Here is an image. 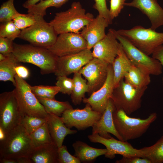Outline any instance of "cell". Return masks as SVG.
<instances>
[{
	"label": "cell",
	"instance_id": "28",
	"mask_svg": "<svg viewBox=\"0 0 163 163\" xmlns=\"http://www.w3.org/2000/svg\"><path fill=\"white\" fill-rule=\"evenodd\" d=\"M34 149L54 143L51 136L47 121L30 134Z\"/></svg>",
	"mask_w": 163,
	"mask_h": 163
},
{
	"label": "cell",
	"instance_id": "37",
	"mask_svg": "<svg viewBox=\"0 0 163 163\" xmlns=\"http://www.w3.org/2000/svg\"><path fill=\"white\" fill-rule=\"evenodd\" d=\"M56 85L60 88V92L70 95L73 89V79L69 78L67 76H59L57 77Z\"/></svg>",
	"mask_w": 163,
	"mask_h": 163
},
{
	"label": "cell",
	"instance_id": "15",
	"mask_svg": "<svg viewBox=\"0 0 163 163\" xmlns=\"http://www.w3.org/2000/svg\"><path fill=\"white\" fill-rule=\"evenodd\" d=\"M93 58L91 50L87 49L75 54L59 57L54 74L58 77L78 72Z\"/></svg>",
	"mask_w": 163,
	"mask_h": 163
},
{
	"label": "cell",
	"instance_id": "46",
	"mask_svg": "<svg viewBox=\"0 0 163 163\" xmlns=\"http://www.w3.org/2000/svg\"><path fill=\"white\" fill-rule=\"evenodd\" d=\"M1 163H18V158H0Z\"/></svg>",
	"mask_w": 163,
	"mask_h": 163
},
{
	"label": "cell",
	"instance_id": "8",
	"mask_svg": "<svg viewBox=\"0 0 163 163\" xmlns=\"http://www.w3.org/2000/svg\"><path fill=\"white\" fill-rule=\"evenodd\" d=\"M35 24L21 30L18 37L33 45L47 48L55 43L57 34L53 27L47 22L43 17L34 15Z\"/></svg>",
	"mask_w": 163,
	"mask_h": 163
},
{
	"label": "cell",
	"instance_id": "29",
	"mask_svg": "<svg viewBox=\"0 0 163 163\" xmlns=\"http://www.w3.org/2000/svg\"><path fill=\"white\" fill-rule=\"evenodd\" d=\"M37 99L44 106L48 113L53 114L60 117L66 110L73 108L67 101H59L55 99Z\"/></svg>",
	"mask_w": 163,
	"mask_h": 163
},
{
	"label": "cell",
	"instance_id": "24",
	"mask_svg": "<svg viewBox=\"0 0 163 163\" xmlns=\"http://www.w3.org/2000/svg\"><path fill=\"white\" fill-rule=\"evenodd\" d=\"M119 43L117 55L112 64L113 73L114 88L123 78L132 65Z\"/></svg>",
	"mask_w": 163,
	"mask_h": 163
},
{
	"label": "cell",
	"instance_id": "25",
	"mask_svg": "<svg viewBox=\"0 0 163 163\" xmlns=\"http://www.w3.org/2000/svg\"><path fill=\"white\" fill-rule=\"evenodd\" d=\"M150 75L132 64L125 75V80L138 88L147 87L151 82Z\"/></svg>",
	"mask_w": 163,
	"mask_h": 163
},
{
	"label": "cell",
	"instance_id": "20",
	"mask_svg": "<svg viewBox=\"0 0 163 163\" xmlns=\"http://www.w3.org/2000/svg\"><path fill=\"white\" fill-rule=\"evenodd\" d=\"M109 24L104 18L98 15L82 29L80 33L87 42V49L91 50L104 38L105 29Z\"/></svg>",
	"mask_w": 163,
	"mask_h": 163
},
{
	"label": "cell",
	"instance_id": "44",
	"mask_svg": "<svg viewBox=\"0 0 163 163\" xmlns=\"http://www.w3.org/2000/svg\"><path fill=\"white\" fill-rule=\"evenodd\" d=\"M16 74L20 77L25 79L29 77V72L28 70L25 67L18 65L15 68Z\"/></svg>",
	"mask_w": 163,
	"mask_h": 163
},
{
	"label": "cell",
	"instance_id": "38",
	"mask_svg": "<svg viewBox=\"0 0 163 163\" xmlns=\"http://www.w3.org/2000/svg\"><path fill=\"white\" fill-rule=\"evenodd\" d=\"M58 163H81L78 158L70 154L66 146L63 145L58 147Z\"/></svg>",
	"mask_w": 163,
	"mask_h": 163
},
{
	"label": "cell",
	"instance_id": "41",
	"mask_svg": "<svg viewBox=\"0 0 163 163\" xmlns=\"http://www.w3.org/2000/svg\"><path fill=\"white\" fill-rule=\"evenodd\" d=\"M13 40L8 38L0 37V53L6 56L12 53Z\"/></svg>",
	"mask_w": 163,
	"mask_h": 163
},
{
	"label": "cell",
	"instance_id": "34",
	"mask_svg": "<svg viewBox=\"0 0 163 163\" xmlns=\"http://www.w3.org/2000/svg\"><path fill=\"white\" fill-rule=\"evenodd\" d=\"M47 121V117L43 118L25 115L22 117L21 123L29 135Z\"/></svg>",
	"mask_w": 163,
	"mask_h": 163
},
{
	"label": "cell",
	"instance_id": "30",
	"mask_svg": "<svg viewBox=\"0 0 163 163\" xmlns=\"http://www.w3.org/2000/svg\"><path fill=\"white\" fill-rule=\"evenodd\" d=\"M141 149L144 158L148 159L151 163H163V135L154 145Z\"/></svg>",
	"mask_w": 163,
	"mask_h": 163
},
{
	"label": "cell",
	"instance_id": "47",
	"mask_svg": "<svg viewBox=\"0 0 163 163\" xmlns=\"http://www.w3.org/2000/svg\"><path fill=\"white\" fill-rule=\"evenodd\" d=\"M6 56L4 55L3 54L0 53V61L5 60L6 58Z\"/></svg>",
	"mask_w": 163,
	"mask_h": 163
},
{
	"label": "cell",
	"instance_id": "11",
	"mask_svg": "<svg viewBox=\"0 0 163 163\" xmlns=\"http://www.w3.org/2000/svg\"><path fill=\"white\" fill-rule=\"evenodd\" d=\"M86 104L82 109H68L62 113L61 117L67 127L84 130L92 127L100 118L103 114L94 110L89 104Z\"/></svg>",
	"mask_w": 163,
	"mask_h": 163
},
{
	"label": "cell",
	"instance_id": "12",
	"mask_svg": "<svg viewBox=\"0 0 163 163\" xmlns=\"http://www.w3.org/2000/svg\"><path fill=\"white\" fill-rule=\"evenodd\" d=\"M109 64L101 59L93 58L79 71L87 81L88 93L89 94L99 89L104 84Z\"/></svg>",
	"mask_w": 163,
	"mask_h": 163
},
{
	"label": "cell",
	"instance_id": "3",
	"mask_svg": "<svg viewBox=\"0 0 163 163\" xmlns=\"http://www.w3.org/2000/svg\"><path fill=\"white\" fill-rule=\"evenodd\" d=\"M33 149L30 135L21 123L0 139V159L29 158Z\"/></svg>",
	"mask_w": 163,
	"mask_h": 163
},
{
	"label": "cell",
	"instance_id": "10",
	"mask_svg": "<svg viewBox=\"0 0 163 163\" xmlns=\"http://www.w3.org/2000/svg\"><path fill=\"white\" fill-rule=\"evenodd\" d=\"M23 114L13 90L0 94V130L5 134L21 124Z\"/></svg>",
	"mask_w": 163,
	"mask_h": 163
},
{
	"label": "cell",
	"instance_id": "1",
	"mask_svg": "<svg viewBox=\"0 0 163 163\" xmlns=\"http://www.w3.org/2000/svg\"><path fill=\"white\" fill-rule=\"evenodd\" d=\"M12 53L19 62L30 63L39 67L42 75L56 70L58 57L46 48L14 43Z\"/></svg>",
	"mask_w": 163,
	"mask_h": 163
},
{
	"label": "cell",
	"instance_id": "33",
	"mask_svg": "<svg viewBox=\"0 0 163 163\" xmlns=\"http://www.w3.org/2000/svg\"><path fill=\"white\" fill-rule=\"evenodd\" d=\"M14 0H8L1 5L0 8V23L13 20L19 13L14 7Z\"/></svg>",
	"mask_w": 163,
	"mask_h": 163
},
{
	"label": "cell",
	"instance_id": "32",
	"mask_svg": "<svg viewBox=\"0 0 163 163\" xmlns=\"http://www.w3.org/2000/svg\"><path fill=\"white\" fill-rule=\"evenodd\" d=\"M33 93L37 98L55 99V95L60 91V88L56 85L30 86Z\"/></svg>",
	"mask_w": 163,
	"mask_h": 163
},
{
	"label": "cell",
	"instance_id": "40",
	"mask_svg": "<svg viewBox=\"0 0 163 163\" xmlns=\"http://www.w3.org/2000/svg\"><path fill=\"white\" fill-rule=\"evenodd\" d=\"M126 0H110V8L109 10L111 19L117 17L124 6Z\"/></svg>",
	"mask_w": 163,
	"mask_h": 163
},
{
	"label": "cell",
	"instance_id": "13",
	"mask_svg": "<svg viewBox=\"0 0 163 163\" xmlns=\"http://www.w3.org/2000/svg\"><path fill=\"white\" fill-rule=\"evenodd\" d=\"M89 141L93 143L101 144L106 147L107 152L105 157L113 159L116 154L124 157L137 156L144 158L141 149H137L127 141L117 140L113 137L105 138L98 134L92 133L88 136Z\"/></svg>",
	"mask_w": 163,
	"mask_h": 163
},
{
	"label": "cell",
	"instance_id": "22",
	"mask_svg": "<svg viewBox=\"0 0 163 163\" xmlns=\"http://www.w3.org/2000/svg\"><path fill=\"white\" fill-rule=\"evenodd\" d=\"M58 147L53 143L34 149L29 158L31 163H58Z\"/></svg>",
	"mask_w": 163,
	"mask_h": 163
},
{
	"label": "cell",
	"instance_id": "19",
	"mask_svg": "<svg viewBox=\"0 0 163 163\" xmlns=\"http://www.w3.org/2000/svg\"><path fill=\"white\" fill-rule=\"evenodd\" d=\"M124 6L136 8L145 15L151 23V28L155 30L163 26V9L156 0H133Z\"/></svg>",
	"mask_w": 163,
	"mask_h": 163
},
{
	"label": "cell",
	"instance_id": "35",
	"mask_svg": "<svg viewBox=\"0 0 163 163\" xmlns=\"http://www.w3.org/2000/svg\"><path fill=\"white\" fill-rule=\"evenodd\" d=\"M21 31L13 20L1 23L0 37L7 38L13 41L16 38H18Z\"/></svg>",
	"mask_w": 163,
	"mask_h": 163
},
{
	"label": "cell",
	"instance_id": "9",
	"mask_svg": "<svg viewBox=\"0 0 163 163\" xmlns=\"http://www.w3.org/2000/svg\"><path fill=\"white\" fill-rule=\"evenodd\" d=\"M116 37L121 44L132 64L149 74L158 75L162 73V67L157 59L149 56L134 46L129 40L113 29Z\"/></svg>",
	"mask_w": 163,
	"mask_h": 163
},
{
	"label": "cell",
	"instance_id": "18",
	"mask_svg": "<svg viewBox=\"0 0 163 163\" xmlns=\"http://www.w3.org/2000/svg\"><path fill=\"white\" fill-rule=\"evenodd\" d=\"M116 107L112 99L110 98L105 109L100 118L92 126V133L98 134L105 138L112 137L110 134L119 140L123 141L117 131L113 118V114Z\"/></svg>",
	"mask_w": 163,
	"mask_h": 163
},
{
	"label": "cell",
	"instance_id": "39",
	"mask_svg": "<svg viewBox=\"0 0 163 163\" xmlns=\"http://www.w3.org/2000/svg\"><path fill=\"white\" fill-rule=\"evenodd\" d=\"M108 0H94L93 7L97 10L99 16L104 18L109 24L112 23L113 20L110 14L109 10L107 8L106 1Z\"/></svg>",
	"mask_w": 163,
	"mask_h": 163
},
{
	"label": "cell",
	"instance_id": "27",
	"mask_svg": "<svg viewBox=\"0 0 163 163\" xmlns=\"http://www.w3.org/2000/svg\"><path fill=\"white\" fill-rule=\"evenodd\" d=\"M72 79L74 85L71 94V99L74 105H78L85 97V93L88 92V86L86 81L82 78L79 72L74 73Z\"/></svg>",
	"mask_w": 163,
	"mask_h": 163
},
{
	"label": "cell",
	"instance_id": "5",
	"mask_svg": "<svg viewBox=\"0 0 163 163\" xmlns=\"http://www.w3.org/2000/svg\"><path fill=\"white\" fill-rule=\"evenodd\" d=\"M116 31L148 56L163 45V32H156L151 28H146L137 25L130 29H121Z\"/></svg>",
	"mask_w": 163,
	"mask_h": 163
},
{
	"label": "cell",
	"instance_id": "43",
	"mask_svg": "<svg viewBox=\"0 0 163 163\" xmlns=\"http://www.w3.org/2000/svg\"><path fill=\"white\" fill-rule=\"evenodd\" d=\"M152 57L158 60L163 68V45L159 46L155 50L152 54ZM162 81L163 85V76Z\"/></svg>",
	"mask_w": 163,
	"mask_h": 163
},
{
	"label": "cell",
	"instance_id": "6",
	"mask_svg": "<svg viewBox=\"0 0 163 163\" xmlns=\"http://www.w3.org/2000/svg\"><path fill=\"white\" fill-rule=\"evenodd\" d=\"M15 79L16 85L13 90L23 116L47 118L48 113L32 91L30 85L17 74Z\"/></svg>",
	"mask_w": 163,
	"mask_h": 163
},
{
	"label": "cell",
	"instance_id": "17",
	"mask_svg": "<svg viewBox=\"0 0 163 163\" xmlns=\"http://www.w3.org/2000/svg\"><path fill=\"white\" fill-rule=\"evenodd\" d=\"M119 43L113 29H110L104 38L93 47L92 53L93 58L112 64L117 55Z\"/></svg>",
	"mask_w": 163,
	"mask_h": 163
},
{
	"label": "cell",
	"instance_id": "16",
	"mask_svg": "<svg viewBox=\"0 0 163 163\" xmlns=\"http://www.w3.org/2000/svg\"><path fill=\"white\" fill-rule=\"evenodd\" d=\"M114 88L113 68L112 65L110 64L104 84L99 89L92 93L88 98L84 97L82 101L89 104L94 110L102 114L109 99L111 97Z\"/></svg>",
	"mask_w": 163,
	"mask_h": 163
},
{
	"label": "cell",
	"instance_id": "26",
	"mask_svg": "<svg viewBox=\"0 0 163 163\" xmlns=\"http://www.w3.org/2000/svg\"><path fill=\"white\" fill-rule=\"evenodd\" d=\"M19 62L12 53L6 56V59L0 61V80L11 82L14 86L16 85L15 70Z\"/></svg>",
	"mask_w": 163,
	"mask_h": 163
},
{
	"label": "cell",
	"instance_id": "36",
	"mask_svg": "<svg viewBox=\"0 0 163 163\" xmlns=\"http://www.w3.org/2000/svg\"><path fill=\"white\" fill-rule=\"evenodd\" d=\"M36 21L35 15L28 13L26 14L19 13L13 20L16 26L21 30L34 25Z\"/></svg>",
	"mask_w": 163,
	"mask_h": 163
},
{
	"label": "cell",
	"instance_id": "21",
	"mask_svg": "<svg viewBox=\"0 0 163 163\" xmlns=\"http://www.w3.org/2000/svg\"><path fill=\"white\" fill-rule=\"evenodd\" d=\"M47 122L50 133L53 142L58 147L62 145L66 136L77 132L76 130H71L64 124L61 117L48 113Z\"/></svg>",
	"mask_w": 163,
	"mask_h": 163
},
{
	"label": "cell",
	"instance_id": "7",
	"mask_svg": "<svg viewBox=\"0 0 163 163\" xmlns=\"http://www.w3.org/2000/svg\"><path fill=\"white\" fill-rule=\"evenodd\" d=\"M147 88H136L123 78L114 88L111 98L116 108L123 109L130 115L141 107L142 98Z\"/></svg>",
	"mask_w": 163,
	"mask_h": 163
},
{
	"label": "cell",
	"instance_id": "4",
	"mask_svg": "<svg viewBox=\"0 0 163 163\" xmlns=\"http://www.w3.org/2000/svg\"><path fill=\"white\" fill-rule=\"evenodd\" d=\"M113 118L115 127L123 141L139 138L145 133L151 124L157 118V114L153 113L145 119L131 117L123 109L116 107Z\"/></svg>",
	"mask_w": 163,
	"mask_h": 163
},
{
	"label": "cell",
	"instance_id": "42",
	"mask_svg": "<svg viewBox=\"0 0 163 163\" xmlns=\"http://www.w3.org/2000/svg\"><path fill=\"white\" fill-rule=\"evenodd\" d=\"M116 163H151L146 158H142L137 156H123L122 158L116 161Z\"/></svg>",
	"mask_w": 163,
	"mask_h": 163
},
{
	"label": "cell",
	"instance_id": "2",
	"mask_svg": "<svg viewBox=\"0 0 163 163\" xmlns=\"http://www.w3.org/2000/svg\"><path fill=\"white\" fill-rule=\"evenodd\" d=\"M94 18L92 14L86 12L80 2H75L68 10L56 13L49 23L57 35L68 32L79 34Z\"/></svg>",
	"mask_w": 163,
	"mask_h": 163
},
{
	"label": "cell",
	"instance_id": "45",
	"mask_svg": "<svg viewBox=\"0 0 163 163\" xmlns=\"http://www.w3.org/2000/svg\"><path fill=\"white\" fill-rule=\"evenodd\" d=\"M41 0H27L23 4L22 6L24 8L27 9Z\"/></svg>",
	"mask_w": 163,
	"mask_h": 163
},
{
	"label": "cell",
	"instance_id": "14",
	"mask_svg": "<svg viewBox=\"0 0 163 163\" xmlns=\"http://www.w3.org/2000/svg\"><path fill=\"white\" fill-rule=\"evenodd\" d=\"M87 46L80 33L68 32L59 34L55 43L47 49L59 57L79 53L87 49Z\"/></svg>",
	"mask_w": 163,
	"mask_h": 163
},
{
	"label": "cell",
	"instance_id": "31",
	"mask_svg": "<svg viewBox=\"0 0 163 163\" xmlns=\"http://www.w3.org/2000/svg\"><path fill=\"white\" fill-rule=\"evenodd\" d=\"M69 0H42L27 8L28 13L44 17L46 14L47 8L50 7L59 8Z\"/></svg>",
	"mask_w": 163,
	"mask_h": 163
},
{
	"label": "cell",
	"instance_id": "23",
	"mask_svg": "<svg viewBox=\"0 0 163 163\" xmlns=\"http://www.w3.org/2000/svg\"><path fill=\"white\" fill-rule=\"evenodd\" d=\"M72 146L75 151L74 156L78 158L81 162L92 161L97 157L104 155L107 152L106 149L94 148L79 140L74 142Z\"/></svg>",
	"mask_w": 163,
	"mask_h": 163
}]
</instances>
